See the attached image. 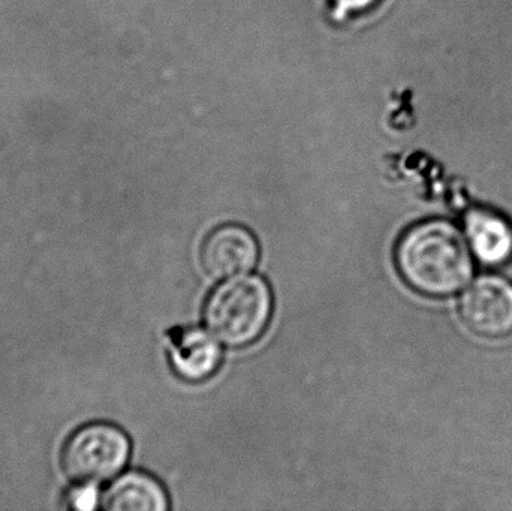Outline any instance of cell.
Returning a JSON list of instances; mask_svg holds the SVG:
<instances>
[{
  "label": "cell",
  "instance_id": "obj_6",
  "mask_svg": "<svg viewBox=\"0 0 512 511\" xmlns=\"http://www.w3.org/2000/svg\"><path fill=\"white\" fill-rule=\"evenodd\" d=\"M212 332L185 327L171 336L170 360L183 380L200 383L212 377L222 362V348Z\"/></svg>",
  "mask_w": 512,
  "mask_h": 511
},
{
  "label": "cell",
  "instance_id": "obj_1",
  "mask_svg": "<svg viewBox=\"0 0 512 511\" xmlns=\"http://www.w3.org/2000/svg\"><path fill=\"white\" fill-rule=\"evenodd\" d=\"M394 257L403 281L424 296L459 293L474 273L466 236L444 219L420 222L405 231Z\"/></svg>",
  "mask_w": 512,
  "mask_h": 511
},
{
  "label": "cell",
  "instance_id": "obj_4",
  "mask_svg": "<svg viewBox=\"0 0 512 511\" xmlns=\"http://www.w3.org/2000/svg\"><path fill=\"white\" fill-rule=\"evenodd\" d=\"M460 314L477 335L507 338L512 333V282L498 275L475 279L462 296Z\"/></svg>",
  "mask_w": 512,
  "mask_h": 511
},
{
  "label": "cell",
  "instance_id": "obj_10",
  "mask_svg": "<svg viewBox=\"0 0 512 511\" xmlns=\"http://www.w3.org/2000/svg\"><path fill=\"white\" fill-rule=\"evenodd\" d=\"M375 2L376 0H334L339 17H345L349 12L363 11Z\"/></svg>",
  "mask_w": 512,
  "mask_h": 511
},
{
  "label": "cell",
  "instance_id": "obj_2",
  "mask_svg": "<svg viewBox=\"0 0 512 511\" xmlns=\"http://www.w3.org/2000/svg\"><path fill=\"white\" fill-rule=\"evenodd\" d=\"M273 293L261 276H236L219 285L204 306L210 332L228 347L251 345L270 324Z\"/></svg>",
  "mask_w": 512,
  "mask_h": 511
},
{
  "label": "cell",
  "instance_id": "obj_3",
  "mask_svg": "<svg viewBox=\"0 0 512 511\" xmlns=\"http://www.w3.org/2000/svg\"><path fill=\"white\" fill-rule=\"evenodd\" d=\"M131 456L128 435L111 423H90L63 446L62 470L75 485H101L122 473Z\"/></svg>",
  "mask_w": 512,
  "mask_h": 511
},
{
  "label": "cell",
  "instance_id": "obj_8",
  "mask_svg": "<svg viewBox=\"0 0 512 511\" xmlns=\"http://www.w3.org/2000/svg\"><path fill=\"white\" fill-rule=\"evenodd\" d=\"M102 509L108 511H165L170 509L164 486L141 471H131L114 480L104 492Z\"/></svg>",
  "mask_w": 512,
  "mask_h": 511
},
{
  "label": "cell",
  "instance_id": "obj_5",
  "mask_svg": "<svg viewBox=\"0 0 512 511\" xmlns=\"http://www.w3.org/2000/svg\"><path fill=\"white\" fill-rule=\"evenodd\" d=\"M258 260L259 245L254 233L237 224H225L213 230L201 249L204 269L215 279L245 275Z\"/></svg>",
  "mask_w": 512,
  "mask_h": 511
},
{
  "label": "cell",
  "instance_id": "obj_7",
  "mask_svg": "<svg viewBox=\"0 0 512 511\" xmlns=\"http://www.w3.org/2000/svg\"><path fill=\"white\" fill-rule=\"evenodd\" d=\"M465 233L475 257L490 267L512 260V224L501 213L477 207L465 216Z\"/></svg>",
  "mask_w": 512,
  "mask_h": 511
},
{
  "label": "cell",
  "instance_id": "obj_9",
  "mask_svg": "<svg viewBox=\"0 0 512 511\" xmlns=\"http://www.w3.org/2000/svg\"><path fill=\"white\" fill-rule=\"evenodd\" d=\"M69 507L74 510H93L98 506V492L95 486L78 485L68 498Z\"/></svg>",
  "mask_w": 512,
  "mask_h": 511
}]
</instances>
